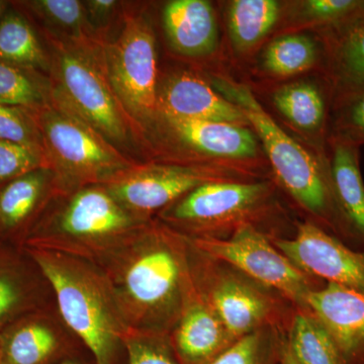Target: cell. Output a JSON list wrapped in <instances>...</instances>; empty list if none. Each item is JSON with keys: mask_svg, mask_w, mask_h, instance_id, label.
I'll use <instances>...</instances> for the list:
<instances>
[{"mask_svg": "<svg viewBox=\"0 0 364 364\" xmlns=\"http://www.w3.org/2000/svg\"><path fill=\"white\" fill-rule=\"evenodd\" d=\"M210 85L238 105L267 157L273 181L289 207L304 221L331 234L355 250L364 247L345 219L335 193L328 153H321L287 134L246 83L215 72Z\"/></svg>", "mask_w": 364, "mask_h": 364, "instance_id": "cell-1", "label": "cell"}, {"mask_svg": "<svg viewBox=\"0 0 364 364\" xmlns=\"http://www.w3.org/2000/svg\"><path fill=\"white\" fill-rule=\"evenodd\" d=\"M291 208L273 179L210 182L160 212L165 226L188 238L227 239L252 227L269 240L291 238Z\"/></svg>", "mask_w": 364, "mask_h": 364, "instance_id": "cell-2", "label": "cell"}, {"mask_svg": "<svg viewBox=\"0 0 364 364\" xmlns=\"http://www.w3.org/2000/svg\"><path fill=\"white\" fill-rule=\"evenodd\" d=\"M188 251L196 286L235 341L261 330L287 334L298 309L293 303L188 242Z\"/></svg>", "mask_w": 364, "mask_h": 364, "instance_id": "cell-3", "label": "cell"}, {"mask_svg": "<svg viewBox=\"0 0 364 364\" xmlns=\"http://www.w3.org/2000/svg\"><path fill=\"white\" fill-rule=\"evenodd\" d=\"M35 258L54 289L66 324L82 340L97 364H112L123 331L104 282L97 273L65 254L39 251Z\"/></svg>", "mask_w": 364, "mask_h": 364, "instance_id": "cell-4", "label": "cell"}, {"mask_svg": "<svg viewBox=\"0 0 364 364\" xmlns=\"http://www.w3.org/2000/svg\"><path fill=\"white\" fill-rule=\"evenodd\" d=\"M145 247L124 270V294L141 317L157 326L158 333L170 335L181 315L189 270L188 242L163 225Z\"/></svg>", "mask_w": 364, "mask_h": 364, "instance_id": "cell-5", "label": "cell"}, {"mask_svg": "<svg viewBox=\"0 0 364 364\" xmlns=\"http://www.w3.org/2000/svg\"><path fill=\"white\" fill-rule=\"evenodd\" d=\"M148 129L154 131L163 156L160 162L231 167L272 178L259 140L250 127L156 114Z\"/></svg>", "mask_w": 364, "mask_h": 364, "instance_id": "cell-6", "label": "cell"}, {"mask_svg": "<svg viewBox=\"0 0 364 364\" xmlns=\"http://www.w3.org/2000/svg\"><path fill=\"white\" fill-rule=\"evenodd\" d=\"M157 44L143 14L128 16L119 38L107 46L104 70L130 122L148 129L157 114Z\"/></svg>", "mask_w": 364, "mask_h": 364, "instance_id": "cell-7", "label": "cell"}, {"mask_svg": "<svg viewBox=\"0 0 364 364\" xmlns=\"http://www.w3.org/2000/svg\"><path fill=\"white\" fill-rule=\"evenodd\" d=\"M183 237L198 252L232 265L301 310L310 311L309 296L325 286L326 282L301 272L267 236L252 227L240 228L221 240Z\"/></svg>", "mask_w": 364, "mask_h": 364, "instance_id": "cell-8", "label": "cell"}, {"mask_svg": "<svg viewBox=\"0 0 364 364\" xmlns=\"http://www.w3.org/2000/svg\"><path fill=\"white\" fill-rule=\"evenodd\" d=\"M260 179L272 178L231 167L159 162L124 170L107 181V191L128 212L149 215L161 212L203 184Z\"/></svg>", "mask_w": 364, "mask_h": 364, "instance_id": "cell-9", "label": "cell"}, {"mask_svg": "<svg viewBox=\"0 0 364 364\" xmlns=\"http://www.w3.org/2000/svg\"><path fill=\"white\" fill-rule=\"evenodd\" d=\"M33 112L46 155L67 176L105 181L130 168L129 160L112 143L63 105Z\"/></svg>", "mask_w": 364, "mask_h": 364, "instance_id": "cell-10", "label": "cell"}, {"mask_svg": "<svg viewBox=\"0 0 364 364\" xmlns=\"http://www.w3.org/2000/svg\"><path fill=\"white\" fill-rule=\"evenodd\" d=\"M55 100L73 112L109 143H127L129 117L109 79L92 57L61 46L57 53Z\"/></svg>", "mask_w": 364, "mask_h": 364, "instance_id": "cell-11", "label": "cell"}, {"mask_svg": "<svg viewBox=\"0 0 364 364\" xmlns=\"http://www.w3.org/2000/svg\"><path fill=\"white\" fill-rule=\"evenodd\" d=\"M270 241L306 274L364 293V251L349 247L313 223L298 220L293 237Z\"/></svg>", "mask_w": 364, "mask_h": 364, "instance_id": "cell-12", "label": "cell"}, {"mask_svg": "<svg viewBox=\"0 0 364 364\" xmlns=\"http://www.w3.org/2000/svg\"><path fill=\"white\" fill-rule=\"evenodd\" d=\"M169 338L181 364H210L235 342L196 286L191 267L181 315Z\"/></svg>", "mask_w": 364, "mask_h": 364, "instance_id": "cell-13", "label": "cell"}, {"mask_svg": "<svg viewBox=\"0 0 364 364\" xmlns=\"http://www.w3.org/2000/svg\"><path fill=\"white\" fill-rule=\"evenodd\" d=\"M157 114L176 119L249 127L238 105L196 72L174 71L158 83Z\"/></svg>", "mask_w": 364, "mask_h": 364, "instance_id": "cell-14", "label": "cell"}, {"mask_svg": "<svg viewBox=\"0 0 364 364\" xmlns=\"http://www.w3.org/2000/svg\"><path fill=\"white\" fill-rule=\"evenodd\" d=\"M324 47V78L333 105L364 92V9L341 25L313 33Z\"/></svg>", "mask_w": 364, "mask_h": 364, "instance_id": "cell-15", "label": "cell"}, {"mask_svg": "<svg viewBox=\"0 0 364 364\" xmlns=\"http://www.w3.org/2000/svg\"><path fill=\"white\" fill-rule=\"evenodd\" d=\"M311 312L324 325L343 364H364V293L326 282L308 298Z\"/></svg>", "mask_w": 364, "mask_h": 364, "instance_id": "cell-16", "label": "cell"}, {"mask_svg": "<svg viewBox=\"0 0 364 364\" xmlns=\"http://www.w3.org/2000/svg\"><path fill=\"white\" fill-rule=\"evenodd\" d=\"M272 104L287 124L298 132L305 144L327 153L331 97L327 83L318 80H296L279 86L272 93Z\"/></svg>", "mask_w": 364, "mask_h": 364, "instance_id": "cell-17", "label": "cell"}, {"mask_svg": "<svg viewBox=\"0 0 364 364\" xmlns=\"http://www.w3.org/2000/svg\"><path fill=\"white\" fill-rule=\"evenodd\" d=\"M163 26L170 45L188 58H207L220 45L214 6L205 0H172L163 9Z\"/></svg>", "mask_w": 364, "mask_h": 364, "instance_id": "cell-18", "label": "cell"}, {"mask_svg": "<svg viewBox=\"0 0 364 364\" xmlns=\"http://www.w3.org/2000/svg\"><path fill=\"white\" fill-rule=\"evenodd\" d=\"M133 220L116 198L100 188H88L72 198L60 218V228L69 236L86 240L109 238L130 229Z\"/></svg>", "mask_w": 364, "mask_h": 364, "instance_id": "cell-19", "label": "cell"}, {"mask_svg": "<svg viewBox=\"0 0 364 364\" xmlns=\"http://www.w3.org/2000/svg\"><path fill=\"white\" fill-rule=\"evenodd\" d=\"M360 147L328 136L327 153L335 193L349 226L364 247V182Z\"/></svg>", "mask_w": 364, "mask_h": 364, "instance_id": "cell-20", "label": "cell"}, {"mask_svg": "<svg viewBox=\"0 0 364 364\" xmlns=\"http://www.w3.org/2000/svg\"><path fill=\"white\" fill-rule=\"evenodd\" d=\"M324 47L312 33H289L268 43L260 57V70L274 79L296 77L306 72L322 71Z\"/></svg>", "mask_w": 364, "mask_h": 364, "instance_id": "cell-21", "label": "cell"}, {"mask_svg": "<svg viewBox=\"0 0 364 364\" xmlns=\"http://www.w3.org/2000/svg\"><path fill=\"white\" fill-rule=\"evenodd\" d=\"M282 11V2L277 0L228 2V33L234 52L250 55L279 26Z\"/></svg>", "mask_w": 364, "mask_h": 364, "instance_id": "cell-22", "label": "cell"}, {"mask_svg": "<svg viewBox=\"0 0 364 364\" xmlns=\"http://www.w3.org/2000/svg\"><path fill=\"white\" fill-rule=\"evenodd\" d=\"M364 9V0H301L282 2L279 35L329 30Z\"/></svg>", "mask_w": 364, "mask_h": 364, "instance_id": "cell-23", "label": "cell"}, {"mask_svg": "<svg viewBox=\"0 0 364 364\" xmlns=\"http://www.w3.org/2000/svg\"><path fill=\"white\" fill-rule=\"evenodd\" d=\"M286 348L294 364H343L329 332L311 311L296 309L286 334Z\"/></svg>", "mask_w": 364, "mask_h": 364, "instance_id": "cell-24", "label": "cell"}, {"mask_svg": "<svg viewBox=\"0 0 364 364\" xmlns=\"http://www.w3.org/2000/svg\"><path fill=\"white\" fill-rule=\"evenodd\" d=\"M0 61L21 68H44L46 57L37 36L21 14H4L0 20Z\"/></svg>", "mask_w": 364, "mask_h": 364, "instance_id": "cell-25", "label": "cell"}, {"mask_svg": "<svg viewBox=\"0 0 364 364\" xmlns=\"http://www.w3.org/2000/svg\"><path fill=\"white\" fill-rule=\"evenodd\" d=\"M51 328L28 323L11 333L0 347V364H46L58 349Z\"/></svg>", "mask_w": 364, "mask_h": 364, "instance_id": "cell-26", "label": "cell"}, {"mask_svg": "<svg viewBox=\"0 0 364 364\" xmlns=\"http://www.w3.org/2000/svg\"><path fill=\"white\" fill-rule=\"evenodd\" d=\"M284 333L261 330L236 340L210 364H282Z\"/></svg>", "mask_w": 364, "mask_h": 364, "instance_id": "cell-27", "label": "cell"}, {"mask_svg": "<svg viewBox=\"0 0 364 364\" xmlns=\"http://www.w3.org/2000/svg\"><path fill=\"white\" fill-rule=\"evenodd\" d=\"M44 184L42 169L9 182L0 193V222L6 227H14L25 221L37 205Z\"/></svg>", "mask_w": 364, "mask_h": 364, "instance_id": "cell-28", "label": "cell"}, {"mask_svg": "<svg viewBox=\"0 0 364 364\" xmlns=\"http://www.w3.org/2000/svg\"><path fill=\"white\" fill-rule=\"evenodd\" d=\"M0 104L37 112L47 105L42 85L28 69L0 61Z\"/></svg>", "mask_w": 364, "mask_h": 364, "instance_id": "cell-29", "label": "cell"}, {"mask_svg": "<svg viewBox=\"0 0 364 364\" xmlns=\"http://www.w3.org/2000/svg\"><path fill=\"white\" fill-rule=\"evenodd\" d=\"M328 136L364 145V92L332 105Z\"/></svg>", "mask_w": 364, "mask_h": 364, "instance_id": "cell-30", "label": "cell"}, {"mask_svg": "<svg viewBox=\"0 0 364 364\" xmlns=\"http://www.w3.org/2000/svg\"><path fill=\"white\" fill-rule=\"evenodd\" d=\"M26 4L46 20L70 31L79 39H85L88 21L83 2L77 0H36Z\"/></svg>", "mask_w": 364, "mask_h": 364, "instance_id": "cell-31", "label": "cell"}, {"mask_svg": "<svg viewBox=\"0 0 364 364\" xmlns=\"http://www.w3.org/2000/svg\"><path fill=\"white\" fill-rule=\"evenodd\" d=\"M0 140L21 144L45 152L35 117L30 111L18 107L0 104Z\"/></svg>", "mask_w": 364, "mask_h": 364, "instance_id": "cell-32", "label": "cell"}, {"mask_svg": "<svg viewBox=\"0 0 364 364\" xmlns=\"http://www.w3.org/2000/svg\"><path fill=\"white\" fill-rule=\"evenodd\" d=\"M45 155L44 151L0 140V182L40 169Z\"/></svg>", "mask_w": 364, "mask_h": 364, "instance_id": "cell-33", "label": "cell"}, {"mask_svg": "<svg viewBox=\"0 0 364 364\" xmlns=\"http://www.w3.org/2000/svg\"><path fill=\"white\" fill-rule=\"evenodd\" d=\"M129 364H181L176 358L169 335L149 333L128 338Z\"/></svg>", "mask_w": 364, "mask_h": 364, "instance_id": "cell-34", "label": "cell"}, {"mask_svg": "<svg viewBox=\"0 0 364 364\" xmlns=\"http://www.w3.org/2000/svg\"><path fill=\"white\" fill-rule=\"evenodd\" d=\"M20 301V294L13 282L0 277V321L13 312Z\"/></svg>", "mask_w": 364, "mask_h": 364, "instance_id": "cell-35", "label": "cell"}, {"mask_svg": "<svg viewBox=\"0 0 364 364\" xmlns=\"http://www.w3.org/2000/svg\"><path fill=\"white\" fill-rule=\"evenodd\" d=\"M85 4V6H87L91 13L97 16H107L117 6V1L114 0H91Z\"/></svg>", "mask_w": 364, "mask_h": 364, "instance_id": "cell-36", "label": "cell"}, {"mask_svg": "<svg viewBox=\"0 0 364 364\" xmlns=\"http://www.w3.org/2000/svg\"><path fill=\"white\" fill-rule=\"evenodd\" d=\"M282 364H294L293 361H291V358H289V354H287L286 348H284V353H282Z\"/></svg>", "mask_w": 364, "mask_h": 364, "instance_id": "cell-37", "label": "cell"}, {"mask_svg": "<svg viewBox=\"0 0 364 364\" xmlns=\"http://www.w3.org/2000/svg\"><path fill=\"white\" fill-rule=\"evenodd\" d=\"M6 2L0 1V20L2 18V14H4V9H6Z\"/></svg>", "mask_w": 364, "mask_h": 364, "instance_id": "cell-38", "label": "cell"}, {"mask_svg": "<svg viewBox=\"0 0 364 364\" xmlns=\"http://www.w3.org/2000/svg\"><path fill=\"white\" fill-rule=\"evenodd\" d=\"M60 364H78V363H75V361L66 360V361H63V363H61Z\"/></svg>", "mask_w": 364, "mask_h": 364, "instance_id": "cell-39", "label": "cell"}]
</instances>
